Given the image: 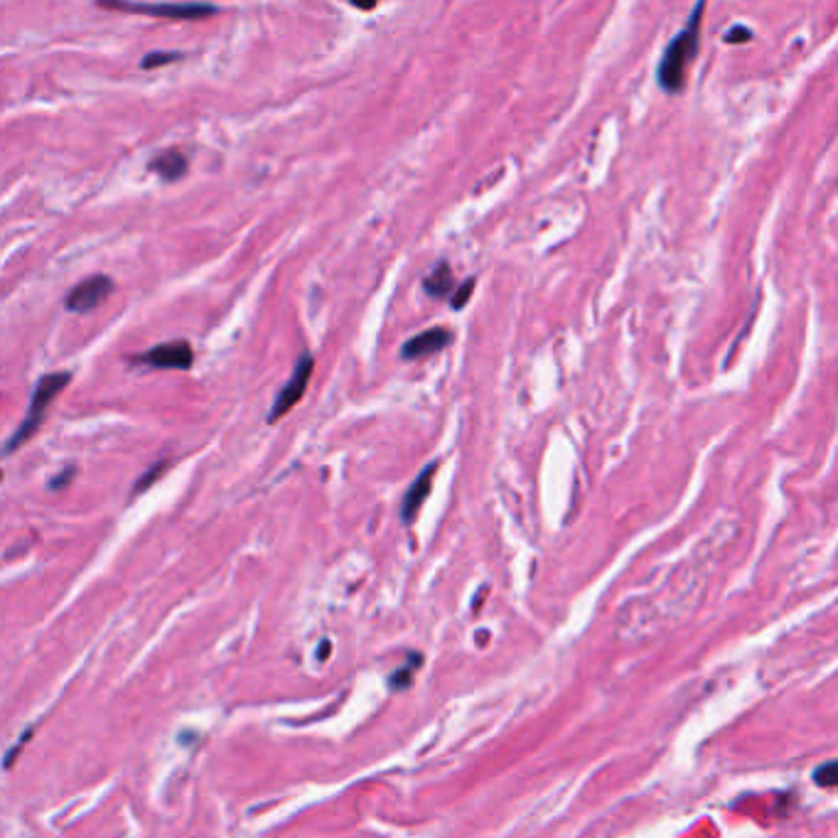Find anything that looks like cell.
<instances>
[{"label": "cell", "instance_id": "1", "mask_svg": "<svg viewBox=\"0 0 838 838\" xmlns=\"http://www.w3.org/2000/svg\"><path fill=\"white\" fill-rule=\"evenodd\" d=\"M703 11H706V5L698 3L694 11H691V18L686 22L684 30L676 35L672 42H669V47L664 50L662 62H659V69H657V81H659V87H662L664 91H669V94L684 88L688 66L694 65V57L696 52H698Z\"/></svg>", "mask_w": 838, "mask_h": 838}, {"label": "cell", "instance_id": "2", "mask_svg": "<svg viewBox=\"0 0 838 838\" xmlns=\"http://www.w3.org/2000/svg\"><path fill=\"white\" fill-rule=\"evenodd\" d=\"M69 381H72V374L69 372H52V374H44L33 388V396H30V406H27V413H25V419L18 428L12 430V435L5 442V448L3 452L5 455H12V452L18 450L20 445L33 438L35 433L40 430V426L44 423V416H47V409H50V404L55 401L66 387H69Z\"/></svg>", "mask_w": 838, "mask_h": 838}, {"label": "cell", "instance_id": "3", "mask_svg": "<svg viewBox=\"0 0 838 838\" xmlns=\"http://www.w3.org/2000/svg\"><path fill=\"white\" fill-rule=\"evenodd\" d=\"M99 8L121 12H138V15H150V18H170V20H204L217 15V5H204V3H126V0H99Z\"/></svg>", "mask_w": 838, "mask_h": 838}, {"label": "cell", "instance_id": "4", "mask_svg": "<svg viewBox=\"0 0 838 838\" xmlns=\"http://www.w3.org/2000/svg\"><path fill=\"white\" fill-rule=\"evenodd\" d=\"M312 369H315V359H312V354L303 352L298 357V362L293 366V376L288 379L286 384L281 387V391L276 394V401L271 404V409H268V423H276L286 416L288 411L293 409L296 404H300V398L305 394V388H308L310 376H312Z\"/></svg>", "mask_w": 838, "mask_h": 838}, {"label": "cell", "instance_id": "5", "mask_svg": "<svg viewBox=\"0 0 838 838\" xmlns=\"http://www.w3.org/2000/svg\"><path fill=\"white\" fill-rule=\"evenodd\" d=\"M113 288H116L113 278L106 276V273H94L66 293L65 308L74 315H87L106 303V298L113 293Z\"/></svg>", "mask_w": 838, "mask_h": 838}, {"label": "cell", "instance_id": "6", "mask_svg": "<svg viewBox=\"0 0 838 838\" xmlns=\"http://www.w3.org/2000/svg\"><path fill=\"white\" fill-rule=\"evenodd\" d=\"M131 362L135 365L153 366V369H177V372H188L195 365V352L185 340H175V342L158 344L150 347L141 354H133Z\"/></svg>", "mask_w": 838, "mask_h": 838}, {"label": "cell", "instance_id": "7", "mask_svg": "<svg viewBox=\"0 0 838 838\" xmlns=\"http://www.w3.org/2000/svg\"><path fill=\"white\" fill-rule=\"evenodd\" d=\"M438 460H433L428 463L420 474L413 480V485L406 489V495H404V502H401V521L404 524H411L413 519L419 517L420 507H423V502L428 499L430 489H433V477L438 473Z\"/></svg>", "mask_w": 838, "mask_h": 838}, {"label": "cell", "instance_id": "8", "mask_svg": "<svg viewBox=\"0 0 838 838\" xmlns=\"http://www.w3.org/2000/svg\"><path fill=\"white\" fill-rule=\"evenodd\" d=\"M452 344V332L445 330V327H430V330H423L416 337H411L409 342L401 347V359H423V357H430V354H438L442 352L445 347H450Z\"/></svg>", "mask_w": 838, "mask_h": 838}, {"label": "cell", "instance_id": "9", "mask_svg": "<svg viewBox=\"0 0 838 838\" xmlns=\"http://www.w3.org/2000/svg\"><path fill=\"white\" fill-rule=\"evenodd\" d=\"M148 167L163 177L165 182H175V180H180V177H185L189 163L182 150H177V148H167V150H163V153L155 155Z\"/></svg>", "mask_w": 838, "mask_h": 838}, {"label": "cell", "instance_id": "10", "mask_svg": "<svg viewBox=\"0 0 838 838\" xmlns=\"http://www.w3.org/2000/svg\"><path fill=\"white\" fill-rule=\"evenodd\" d=\"M423 290L433 300H441L455 293V276H452V268L448 261H438L430 268L428 276L423 278Z\"/></svg>", "mask_w": 838, "mask_h": 838}, {"label": "cell", "instance_id": "11", "mask_svg": "<svg viewBox=\"0 0 838 838\" xmlns=\"http://www.w3.org/2000/svg\"><path fill=\"white\" fill-rule=\"evenodd\" d=\"M474 286H477V278L470 276L467 281H463L460 286L455 288V293H452V298H450L452 310H463L465 305H467V300L473 298Z\"/></svg>", "mask_w": 838, "mask_h": 838}, {"label": "cell", "instance_id": "12", "mask_svg": "<svg viewBox=\"0 0 838 838\" xmlns=\"http://www.w3.org/2000/svg\"><path fill=\"white\" fill-rule=\"evenodd\" d=\"M165 467H167V460H160V463H158V465H153V467H150V470H148V473H145L143 477H141V480H138V482L133 485V496L141 495V492H145L148 487L153 485L155 480H160V477H163V470H165Z\"/></svg>", "mask_w": 838, "mask_h": 838}, {"label": "cell", "instance_id": "13", "mask_svg": "<svg viewBox=\"0 0 838 838\" xmlns=\"http://www.w3.org/2000/svg\"><path fill=\"white\" fill-rule=\"evenodd\" d=\"M814 782L821 787H838V760L821 765L814 773Z\"/></svg>", "mask_w": 838, "mask_h": 838}, {"label": "cell", "instance_id": "14", "mask_svg": "<svg viewBox=\"0 0 838 838\" xmlns=\"http://www.w3.org/2000/svg\"><path fill=\"white\" fill-rule=\"evenodd\" d=\"M177 59H182L180 52H150V55L143 57L141 66H143V69H153V66L170 65V62H177Z\"/></svg>", "mask_w": 838, "mask_h": 838}, {"label": "cell", "instance_id": "15", "mask_svg": "<svg viewBox=\"0 0 838 838\" xmlns=\"http://www.w3.org/2000/svg\"><path fill=\"white\" fill-rule=\"evenodd\" d=\"M74 474H77V467L74 465H69L66 470H62V474H57L50 480V489H65L72 480H74Z\"/></svg>", "mask_w": 838, "mask_h": 838}, {"label": "cell", "instance_id": "16", "mask_svg": "<svg viewBox=\"0 0 838 838\" xmlns=\"http://www.w3.org/2000/svg\"><path fill=\"white\" fill-rule=\"evenodd\" d=\"M750 37H752V33L748 30V27H733V30H728V33H726V42H730V44L748 42Z\"/></svg>", "mask_w": 838, "mask_h": 838}, {"label": "cell", "instance_id": "17", "mask_svg": "<svg viewBox=\"0 0 838 838\" xmlns=\"http://www.w3.org/2000/svg\"><path fill=\"white\" fill-rule=\"evenodd\" d=\"M411 666H413V664H411ZM411 666H406V669H401V672L391 676V688H406V686L411 684Z\"/></svg>", "mask_w": 838, "mask_h": 838}]
</instances>
